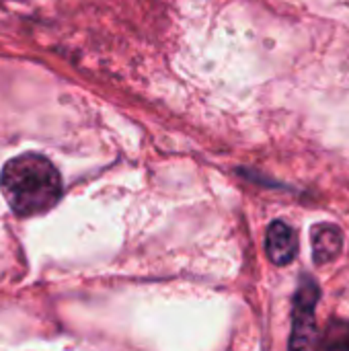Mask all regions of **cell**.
<instances>
[{"label": "cell", "mask_w": 349, "mask_h": 351, "mask_svg": "<svg viewBox=\"0 0 349 351\" xmlns=\"http://www.w3.org/2000/svg\"><path fill=\"white\" fill-rule=\"evenodd\" d=\"M265 253L269 261L278 267L290 265L298 253V239L296 232L282 220L269 224L265 234Z\"/></svg>", "instance_id": "cell-3"}, {"label": "cell", "mask_w": 349, "mask_h": 351, "mask_svg": "<svg viewBox=\"0 0 349 351\" xmlns=\"http://www.w3.org/2000/svg\"><path fill=\"white\" fill-rule=\"evenodd\" d=\"M313 261L317 265H327L335 261L344 247V234L335 224H317L311 230Z\"/></svg>", "instance_id": "cell-4"}, {"label": "cell", "mask_w": 349, "mask_h": 351, "mask_svg": "<svg viewBox=\"0 0 349 351\" xmlns=\"http://www.w3.org/2000/svg\"><path fill=\"white\" fill-rule=\"evenodd\" d=\"M321 348H349V323L331 321L321 339Z\"/></svg>", "instance_id": "cell-5"}, {"label": "cell", "mask_w": 349, "mask_h": 351, "mask_svg": "<svg viewBox=\"0 0 349 351\" xmlns=\"http://www.w3.org/2000/svg\"><path fill=\"white\" fill-rule=\"evenodd\" d=\"M321 290L313 278H302L298 292L294 296V311H292V337H290V348L300 350V348H311L315 339V308L319 302Z\"/></svg>", "instance_id": "cell-2"}, {"label": "cell", "mask_w": 349, "mask_h": 351, "mask_svg": "<svg viewBox=\"0 0 349 351\" xmlns=\"http://www.w3.org/2000/svg\"><path fill=\"white\" fill-rule=\"evenodd\" d=\"M0 189L10 210L27 218L43 214L58 204L62 197V177L45 156L25 152L4 165Z\"/></svg>", "instance_id": "cell-1"}]
</instances>
